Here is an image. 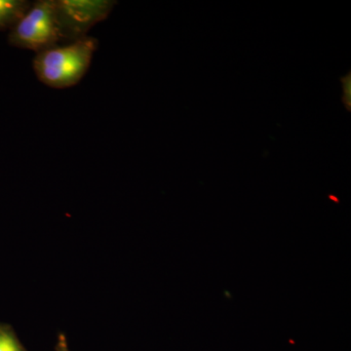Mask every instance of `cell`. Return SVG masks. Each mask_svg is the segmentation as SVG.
Returning <instances> with one entry per match:
<instances>
[{"mask_svg":"<svg viewBox=\"0 0 351 351\" xmlns=\"http://www.w3.org/2000/svg\"><path fill=\"white\" fill-rule=\"evenodd\" d=\"M98 45V39L87 36L36 53L32 61L34 73L39 82L48 87L75 86L86 75Z\"/></svg>","mask_w":351,"mask_h":351,"instance_id":"6da1fadb","label":"cell"},{"mask_svg":"<svg viewBox=\"0 0 351 351\" xmlns=\"http://www.w3.org/2000/svg\"><path fill=\"white\" fill-rule=\"evenodd\" d=\"M14 47L41 52L61 43L55 14V0H38L32 3L8 38Z\"/></svg>","mask_w":351,"mask_h":351,"instance_id":"7a4b0ae2","label":"cell"},{"mask_svg":"<svg viewBox=\"0 0 351 351\" xmlns=\"http://www.w3.org/2000/svg\"><path fill=\"white\" fill-rule=\"evenodd\" d=\"M117 1L113 0H55V14L60 39L73 43L107 19Z\"/></svg>","mask_w":351,"mask_h":351,"instance_id":"3957f363","label":"cell"},{"mask_svg":"<svg viewBox=\"0 0 351 351\" xmlns=\"http://www.w3.org/2000/svg\"><path fill=\"white\" fill-rule=\"evenodd\" d=\"M31 6L25 0H0V31L12 29Z\"/></svg>","mask_w":351,"mask_h":351,"instance_id":"277c9868","label":"cell"},{"mask_svg":"<svg viewBox=\"0 0 351 351\" xmlns=\"http://www.w3.org/2000/svg\"><path fill=\"white\" fill-rule=\"evenodd\" d=\"M0 351H27L12 326L0 323Z\"/></svg>","mask_w":351,"mask_h":351,"instance_id":"5b68a950","label":"cell"},{"mask_svg":"<svg viewBox=\"0 0 351 351\" xmlns=\"http://www.w3.org/2000/svg\"><path fill=\"white\" fill-rule=\"evenodd\" d=\"M341 85H343V95L341 98L343 105H345L346 110L348 112H351V73H348L345 76H341Z\"/></svg>","mask_w":351,"mask_h":351,"instance_id":"8992f818","label":"cell"},{"mask_svg":"<svg viewBox=\"0 0 351 351\" xmlns=\"http://www.w3.org/2000/svg\"><path fill=\"white\" fill-rule=\"evenodd\" d=\"M55 351H69L68 339L66 335L60 334L58 337V341Z\"/></svg>","mask_w":351,"mask_h":351,"instance_id":"52a82bcc","label":"cell"}]
</instances>
